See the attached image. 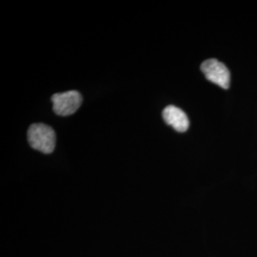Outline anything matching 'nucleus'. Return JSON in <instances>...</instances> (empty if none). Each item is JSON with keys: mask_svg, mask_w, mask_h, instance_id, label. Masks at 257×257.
Segmentation results:
<instances>
[{"mask_svg": "<svg viewBox=\"0 0 257 257\" xmlns=\"http://www.w3.org/2000/svg\"><path fill=\"white\" fill-rule=\"evenodd\" d=\"M28 141L33 149L43 154H52L56 143L55 131L45 124H33L28 130Z\"/></svg>", "mask_w": 257, "mask_h": 257, "instance_id": "1", "label": "nucleus"}, {"mask_svg": "<svg viewBox=\"0 0 257 257\" xmlns=\"http://www.w3.org/2000/svg\"><path fill=\"white\" fill-rule=\"evenodd\" d=\"M53 110L57 115L68 116L78 110L82 103V96L77 91L55 93L52 96Z\"/></svg>", "mask_w": 257, "mask_h": 257, "instance_id": "2", "label": "nucleus"}, {"mask_svg": "<svg viewBox=\"0 0 257 257\" xmlns=\"http://www.w3.org/2000/svg\"><path fill=\"white\" fill-rule=\"evenodd\" d=\"M201 71L209 81L220 86L223 89H229L230 74L226 65L223 64L217 59L211 58L203 62Z\"/></svg>", "mask_w": 257, "mask_h": 257, "instance_id": "3", "label": "nucleus"}, {"mask_svg": "<svg viewBox=\"0 0 257 257\" xmlns=\"http://www.w3.org/2000/svg\"><path fill=\"white\" fill-rule=\"evenodd\" d=\"M163 119L166 123L175 128L176 132L185 133L189 128V118L183 110L170 105L163 110Z\"/></svg>", "mask_w": 257, "mask_h": 257, "instance_id": "4", "label": "nucleus"}]
</instances>
